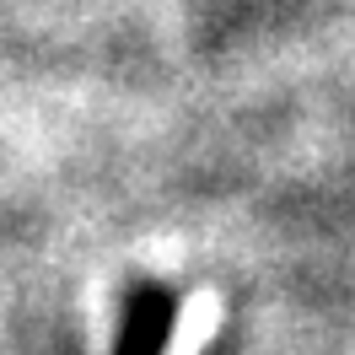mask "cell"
<instances>
[{
  "mask_svg": "<svg viewBox=\"0 0 355 355\" xmlns=\"http://www.w3.org/2000/svg\"><path fill=\"white\" fill-rule=\"evenodd\" d=\"M178 323V291L173 286H146L130 291V302L119 312V339H113V355H162L167 339H173Z\"/></svg>",
  "mask_w": 355,
  "mask_h": 355,
  "instance_id": "cell-1",
  "label": "cell"
}]
</instances>
